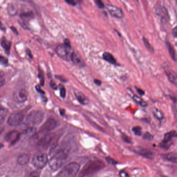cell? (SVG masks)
Instances as JSON below:
<instances>
[{"label":"cell","instance_id":"cell-1","mask_svg":"<svg viewBox=\"0 0 177 177\" xmlns=\"http://www.w3.org/2000/svg\"><path fill=\"white\" fill-rule=\"evenodd\" d=\"M69 153L65 150H60L52 156L48 162L50 168L53 171H57L66 162Z\"/></svg>","mask_w":177,"mask_h":177},{"label":"cell","instance_id":"cell-2","mask_svg":"<svg viewBox=\"0 0 177 177\" xmlns=\"http://www.w3.org/2000/svg\"><path fill=\"white\" fill-rule=\"evenodd\" d=\"M105 167L104 163L100 160L90 161L86 163L79 174V177H87L93 175Z\"/></svg>","mask_w":177,"mask_h":177},{"label":"cell","instance_id":"cell-3","mask_svg":"<svg viewBox=\"0 0 177 177\" xmlns=\"http://www.w3.org/2000/svg\"><path fill=\"white\" fill-rule=\"evenodd\" d=\"M80 168V165L76 162H72L66 166L57 175V177H74Z\"/></svg>","mask_w":177,"mask_h":177},{"label":"cell","instance_id":"cell-4","mask_svg":"<svg viewBox=\"0 0 177 177\" xmlns=\"http://www.w3.org/2000/svg\"><path fill=\"white\" fill-rule=\"evenodd\" d=\"M56 51L58 56L66 61L71 60L72 56L74 52L72 50L71 45H66L65 43L58 45Z\"/></svg>","mask_w":177,"mask_h":177},{"label":"cell","instance_id":"cell-5","mask_svg":"<svg viewBox=\"0 0 177 177\" xmlns=\"http://www.w3.org/2000/svg\"><path fill=\"white\" fill-rule=\"evenodd\" d=\"M44 118L43 112L38 110L32 111L26 118V123L29 126H34L39 124Z\"/></svg>","mask_w":177,"mask_h":177},{"label":"cell","instance_id":"cell-6","mask_svg":"<svg viewBox=\"0 0 177 177\" xmlns=\"http://www.w3.org/2000/svg\"><path fill=\"white\" fill-rule=\"evenodd\" d=\"M47 156L45 153H41L35 155L33 157L32 163L38 169H42L48 162Z\"/></svg>","mask_w":177,"mask_h":177},{"label":"cell","instance_id":"cell-7","mask_svg":"<svg viewBox=\"0 0 177 177\" xmlns=\"http://www.w3.org/2000/svg\"><path fill=\"white\" fill-rule=\"evenodd\" d=\"M13 98L16 103H25L28 98L27 91L25 88H19L14 92Z\"/></svg>","mask_w":177,"mask_h":177},{"label":"cell","instance_id":"cell-8","mask_svg":"<svg viewBox=\"0 0 177 177\" xmlns=\"http://www.w3.org/2000/svg\"><path fill=\"white\" fill-rule=\"evenodd\" d=\"M56 136L54 134L46 135L42 138L38 143V146L44 149H47L50 146H53L55 143Z\"/></svg>","mask_w":177,"mask_h":177},{"label":"cell","instance_id":"cell-9","mask_svg":"<svg viewBox=\"0 0 177 177\" xmlns=\"http://www.w3.org/2000/svg\"><path fill=\"white\" fill-rule=\"evenodd\" d=\"M23 119L24 116L22 113L20 112H15L10 115L7 123L11 126H18L22 123Z\"/></svg>","mask_w":177,"mask_h":177},{"label":"cell","instance_id":"cell-10","mask_svg":"<svg viewBox=\"0 0 177 177\" xmlns=\"http://www.w3.org/2000/svg\"><path fill=\"white\" fill-rule=\"evenodd\" d=\"M154 10L156 15L161 18V20L164 22H167L168 20L169 16L167 10L161 3L156 4L154 7Z\"/></svg>","mask_w":177,"mask_h":177},{"label":"cell","instance_id":"cell-11","mask_svg":"<svg viewBox=\"0 0 177 177\" xmlns=\"http://www.w3.org/2000/svg\"><path fill=\"white\" fill-rule=\"evenodd\" d=\"M57 122L54 119H48L42 125L40 130L41 133H47L55 128L56 127Z\"/></svg>","mask_w":177,"mask_h":177},{"label":"cell","instance_id":"cell-12","mask_svg":"<svg viewBox=\"0 0 177 177\" xmlns=\"http://www.w3.org/2000/svg\"><path fill=\"white\" fill-rule=\"evenodd\" d=\"M20 133L16 131H10L5 135V140L10 144H14L20 139Z\"/></svg>","mask_w":177,"mask_h":177},{"label":"cell","instance_id":"cell-13","mask_svg":"<svg viewBox=\"0 0 177 177\" xmlns=\"http://www.w3.org/2000/svg\"><path fill=\"white\" fill-rule=\"evenodd\" d=\"M107 8L108 12L112 16L117 18H122L124 17V14L121 8L112 5H107Z\"/></svg>","mask_w":177,"mask_h":177},{"label":"cell","instance_id":"cell-14","mask_svg":"<svg viewBox=\"0 0 177 177\" xmlns=\"http://www.w3.org/2000/svg\"><path fill=\"white\" fill-rule=\"evenodd\" d=\"M134 152L140 155L146 157L147 159H152L154 157V154L152 152L149 151V150L142 148V147H138L135 148Z\"/></svg>","mask_w":177,"mask_h":177},{"label":"cell","instance_id":"cell-15","mask_svg":"<svg viewBox=\"0 0 177 177\" xmlns=\"http://www.w3.org/2000/svg\"><path fill=\"white\" fill-rule=\"evenodd\" d=\"M71 61L74 64L80 68H83L85 66V63L83 58L78 53L75 52L73 53V55L72 56Z\"/></svg>","mask_w":177,"mask_h":177},{"label":"cell","instance_id":"cell-16","mask_svg":"<svg viewBox=\"0 0 177 177\" xmlns=\"http://www.w3.org/2000/svg\"><path fill=\"white\" fill-rule=\"evenodd\" d=\"M161 156L165 161L177 164V153H176L171 152L162 154Z\"/></svg>","mask_w":177,"mask_h":177},{"label":"cell","instance_id":"cell-17","mask_svg":"<svg viewBox=\"0 0 177 177\" xmlns=\"http://www.w3.org/2000/svg\"><path fill=\"white\" fill-rule=\"evenodd\" d=\"M74 95L78 101L81 103L82 104L86 105L89 103V100L85 96L84 94L78 91L75 90L74 91Z\"/></svg>","mask_w":177,"mask_h":177},{"label":"cell","instance_id":"cell-18","mask_svg":"<svg viewBox=\"0 0 177 177\" xmlns=\"http://www.w3.org/2000/svg\"><path fill=\"white\" fill-rule=\"evenodd\" d=\"M177 137V132L175 131H171L164 135V139L162 143H170L172 138Z\"/></svg>","mask_w":177,"mask_h":177},{"label":"cell","instance_id":"cell-19","mask_svg":"<svg viewBox=\"0 0 177 177\" xmlns=\"http://www.w3.org/2000/svg\"><path fill=\"white\" fill-rule=\"evenodd\" d=\"M1 46L5 50V53L7 55H9L10 53V47L12 43L10 41L7 40L5 37H3L1 38Z\"/></svg>","mask_w":177,"mask_h":177},{"label":"cell","instance_id":"cell-20","mask_svg":"<svg viewBox=\"0 0 177 177\" xmlns=\"http://www.w3.org/2000/svg\"><path fill=\"white\" fill-rule=\"evenodd\" d=\"M168 78L171 83L177 86V74L173 70H167L166 71Z\"/></svg>","mask_w":177,"mask_h":177},{"label":"cell","instance_id":"cell-21","mask_svg":"<svg viewBox=\"0 0 177 177\" xmlns=\"http://www.w3.org/2000/svg\"><path fill=\"white\" fill-rule=\"evenodd\" d=\"M30 157L28 154H22L19 156L17 159V163L20 165L24 166L28 164Z\"/></svg>","mask_w":177,"mask_h":177},{"label":"cell","instance_id":"cell-22","mask_svg":"<svg viewBox=\"0 0 177 177\" xmlns=\"http://www.w3.org/2000/svg\"><path fill=\"white\" fill-rule=\"evenodd\" d=\"M103 58L104 60L108 62L112 65H116V60L111 53L104 52L103 55Z\"/></svg>","mask_w":177,"mask_h":177},{"label":"cell","instance_id":"cell-23","mask_svg":"<svg viewBox=\"0 0 177 177\" xmlns=\"http://www.w3.org/2000/svg\"><path fill=\"white\" fill-rule=\"evenodd\" d=\"M132 99L136 103H137L143 107H146L147 106V103L139 96L135 95L132 97Z\"/></svg>","mask_w":177,"mask_h":177},{"label":"cell","instance_id":"cell-24","mask_svg":"<svg viewBox=\"0 0 177 177\" xmlns=\"http://www.w3.org/2000/svg\"><path fill=\"white\" fill-rule=\"evenodd\" d=\"M166 46H167V49H168V50L169 52V55L172 58V59L174 60L175 61H176V56H175V50L169 42H166Z\"/></svg>","mask_w":177,"mask_h":177},{"label":"cell","instance_id":"cell-25","mask_svg":"<svg viewBox=\"0 0 177 177\" xmlns=\"http://www.w3.org/2000/svg\"><path fill=\"white\" fill-rule=\"evenodd\" d=\"M8 110L6 108H1L0 110V123L1 124H2L5 119L7 115L8 114Z\"/></svg>","mask_w":177,"mask_h":177},{"label":"cell","instance_id":"cell-26","mask_svg":"<svg viewBox=\"0 0 177 177\" xmlns=\"http://www.w3.org/2000/svg\"><path fill=\"white\" fill-rule=\"evenodd\" d=\"M143 40L144 46L146 47V48L147 49V50L150 51V53H154V48H153L152 46L150 44V43H149V41H148L147 38H146L145 37H143Z\"/></svg>","mask_w":177,"mask_h":177},{"label":"cell","instance_id":"cell-27","mask_svg":"<svg viewBox=\"0 0 177 177\" xmlns=\"http://www.w3.org/2000/svg\"><path fill=\"white\" fill-rule=\"evenodd\" d=\"M153 113L155 118L159 119V121H162L164 119V116L163 113L157 109H154L153 111Z\"/></svg>","mask_w":177,"mask_h":177},{"label":"cell","instance_id":"cell-28","mask_svg":"<svg viewBox=\"0 0 177 177\" xmlns=\"http://www.w3.org/2000/svg\"><path fill=\"white\" fill-rule=\"evenodd\" d=\"M20 16L22 18V19L25 21L26 19H30L33 18L34 16L33 13L32 12H22L20 14Z\"/></svg>","mask_w":177,"mask_h":177},{"label":"cell","instance_id":"cell-29","mask_svg":"<svg viewBox=\"0 0 177 177\" xmlns=\"http://www.w3.org/2000/svg\"><path fill=\"white\" fill-rule=\"evenodd\" d=\"M132 132L136 136H140L142 135V128L140 126H136L132 128Z\"/></svg>","mask_w":177,"mask_h":177},{"label":"cell","instance_id":"cell-30","mask_svg":"<svg viewBox=\"0 0 177 177\" xmlns=\"http://www.w3.org/2000/svg\"><path fill=\"white\" fill-rule=\"evenodd\" d=\"M38 78H40V84L41 86H43L44 85V73L42 70L38 69Z\"/></svg>","mask_w":177,"mask_h":177},{"label":"cell","instance_id":"cell-31","mask_svg":"<svg viewBox=\"0 0 177 177\" xmlns=\"http://www.w3.org/2000/svg\"><path fill=\"white\" fill-rule=\"evenodd\" d=\"M59 88L60 90V96L62 98H65V97L66 96V91L65 89V87L62 85L60 84L59 85Z\"/></svg>","mask_w":177,"mask_h":177},{"label":"cell","instance_id":"cell-32","mask_svg":"<svg viewBox=\"0 0 177 177\" xmlns=\"http://www.w3.org/2000/svg\"><path fill=\"white\" fill-rule=\"evenodd\" d=\"M143 138L145 139V140H152L153 138V137L152 135L150 134L149 132H146L144 133L143 136Z\"/></svg>","mask_w":177,"mask_h":177},{"label":"cell","instance_id":"cell-33","mask_svg":"<svg viewBox=\"0 0 177 177\" xmlns=\"http://www.w3.org/2000/svg\"><path fill=\"white\" fill-rule=\"evenodd\" d=\"M95 4L96 5H97V6L98 7V8H100V9H103V8H104V4L103 3L102 1H100V0H96L95 1Z\"/></svg>","mask_w":177,"mask_h":177},{"label":"cell","instance_id":"cell-34","mask_svg":"<svg viewBox=\"0 0 177 177\" xmlns=\"http://www.w3.org/2000/svg\"><path fill=\"white\" fill-rule=\"evenodd\" d=\"M8 12L9 14H10L11 15H14L16 13V10H15V7H14L13 6L10 5L8 7Z\"/></svg>","mask_w":177,"mask_h":177},{"label":"cell","instance_id":"cell-35","mask_svg":"<svg viewBox=\"0 0 177 177\" xmlns=\"http://www.w3.org/2000/svg\"><path fill=\"white\" fill-rule=\"evenodd\" d=\"M0 61L2 65H6L8 63V59L3 56H1L0 57Z\"/></svg>","mask_w":177,"mask_h":177},{"label":"cell","instance_id":"cell-36","mask_svg":"<svg viewBox=\"0 0 177 177\" xmlns=\"http://www.w3.org/2000/svg\"><path fill=\"white\" fill-rule=\"evenodd\" d=\"M106 160L109 164H112V165H116V164H118V162L116 161H115L114 159H112V158H110V157H107Z\"/></svg>","mask_w":177,"mask_h":177},{"label":"cell","instance_id":"cell-37","mask_svg":"<svg viewBox=\"0 0 177 177\" xmlns=\"http://www.w3.org/2000/svg\"><path fill=\"white\" fill-rule=\"evenodd\" d=\"M122 138L123 140L124 141L125 143H131V139H130L127 135H126L122 134Z\"/></svg>","mask_w":177,"mask_h":177},{"label":"cell","instance_id":"cell-38","mask_svg":"<svg viewBox=\"0 0 177 177\" xmlns=\"http://www.w3.org/2000/svg\"><path fill=\"white\" fill-rule=\"evenodd\" d=\"M119 177H129V175L125 171H122L119 172Z\"/></svg>","mask_w":177,"mask_h":177},{"label":"cell","instance_id":"cell-39","mask_svg":"<svg viewBox=\"0 0 177 177\" xmlns=\"http://www.w3.org/2000/svg\"><path fill=\"white\" fill-rule=\"evenodd\" d=\"M50 85L53 88V90H57V88H58V86L57 85L56 83H55V82L53 81V80H51L50 82Z\"/></svg>","mask_w":177,"mask_h":177},{"label":"cell","instance_id":"cell-40","mask_svg":"<svg viewBox=\"0 0 177 177\" xmlns=\"http://www.w3.org/2000/svg\"><path fill=\"white\" fill-rule=\"evenodd\" d=\"M4 74H3V72H1V76H0V83H1V86H3L4 83H5V79L3 77Z\"/></svg>","mask_w":177,"mask_h":177},{"label":"cell","instance_id":"cell-41","mask_svg":"<svg viewBox=\"0 0 177 177\" xmlns=\"http://www.w3.org/2000/svg\"><path fill=\"white\" fill-rule=\"evenodd\" d=\"M135 88H136V91L140 96H144V94H145L144 91H143V90H141V88H139L136 87Z\"/></svg>","mask_w":177,"mask_h":177},{"label":"cell","instance_id":"cell-42","mask_svg":"<svg viewBox=\"0 0 177 177\" xmlns=\"http://www.w3.org/2000/svg\"><path fill=\"white\" fill-rule=\"evenodd\" d=\"M35 89L37 90V91H38V93L41 94H45V92L43 91V90H42L41 86L40 85H37L35 86Z\"/></svg>","mask_w":177,"mask_h":177},{"label":"cell","instance_id":"cell-43","mask_svg":"<svg viewBox=\"0 0 177 177\" xmlns=\"http://www.w3.org/2000/svg\"><path fill=\"white\" fill-rule=\"evenodd\" d=\"M56 78H57L58 79H59L60 81H61L62 82H67V79L64 76H62V75H57V76H56Z\"/></svg>","mask_w":177,"mask_h":177},{"label":"cell","instance_id":"cell-44","mask_svg":"<svg viewBox=\"0 0 177 177\" xmlns=\"http://www.w3.org/2000/svg\"><path fill=\"white\" fill-rule=\"evenodd\" d=\"M172 35H173L174 38H177V26H176L172 29Z\"/></svg>","mask_w":177,"mask_h":177},{"label":"cell","instance_id":"cell-45","mask_svg":"<svg viewBox=\"0 0 177 177\" xmlns=\"http://www.w3.org/2000/svg\"><path fill=\"white\" fill-rule=\"evenodd\" d=\"M66 2L67 3L69 4V5H72V6H75L76 5V2H75L74 1H66Z\"/></svg>","mask_w":177,"mask_h":177},{"label":"cell","instance_id":"cell-46","mask_svg":"<svg viewBox=\"0 0 177 177\" xmlns=\"http://www.w3.org/2000/svg\"><path fill=\"white\" fill-rule=\"evenodd\" d=\"M94 83L95 84H96L98 86H100L101 85V81L100 80L98 79H94Z\"/></svg>","mask_w":177,"mask_h":177},{"label":"cell","instance_id":"cell-47","mask_svg":"<svg viewBox=\"0 0 177 177\" xmlns=\"http://www.w3.org/2000/svg\"><path fill=\"white\" fill-rule=\"evenodd\" d=\"M26 54H27V55L30 58H33V56L31 54V51H30V50H29V49H27L26 50Z\"/></svg>","mask_w":177,"mask_h":177},{"label":"cell","instance_id":"cell-48","mask_svg":"<svg viewBox=\"0 0 177 177\" xmlns=\"http://www.w3.org/2000/svg\"><path fill=\"white\" fill-rule=\"evenodd\" d=\"M10 28H11V30L13 31L14 33H15L16 34H18V32L17 31V30L15 28L14 26H11Z\"/></svg>","mask_w":177,"mask_h":177},{"label":"cell","instance_id":"cell-49","mask_svg":"<svg viewBox=\"0 0 177 177\" xmlns=\"http://www.w3.org/2000/svg\"><path fill=\"white\" fill-rule=\"evenodd\" d=\"M60 113L61 114V115H64L65 114V110L64 109L60 110Z\"/></svg>","mask_w":177,"mask_h":177},{"label":"cell","instance_id":"cell-50","mask_svg":"<svg viewBox=\"0 0 177 177\" xmlns=\"http://www.w3.org/2000/svg\"><path fill=\"white\" fill-rule=\"evenodd\" d=\"M174 103H175V110H176V112H177V100H175Z\"/></svg>","mask_w":177,"mask_h":177},{"label":"cell","instance_id":"cell-51","mask_svg":"<svg viewBox=\"0 0 177 177\" xmlns=\"http://www.w3.org/2000/svg\"><path fill=\"white\" fill-rule=\"evenodd\" d=\"M30 177H39L38 175H36V174H33L32 175L30 176Z\"/></svg>","mask_w":177,"mask_h":177},{"label":"cell","instance_id":"cell-52","mask_svg":"<svg viewBox=\"0 0 177 177\" xmlns=\"http://www.w3.org/2000/svg\"><path fill=\"white\" fill-rule=\"evenodd\" d=\"M167 177V176H162V177Z\"/></svg>","mask_w":177,"mask_h":177}]
</instances>
